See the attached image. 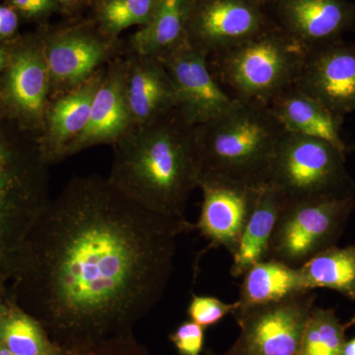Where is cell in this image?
<instances>
[{"label":"cell","instance_id":"cell-1","mask_svg":"<svg viewBox=\"0 0 355 355\" xmlns=\"http://www.w3.org/2000/svg\"><path fill=\"white\" fill-rule=\"evenodd\" d=\"M195 230L121 193L108 178L70 180L35 223L9 297L60 349L130 333L164 295L177 240Z\"/></svg>","mask_w":355,"mask_h":355},{"label":"cell","instance_id":"cell-2","mask_svg":"<svg viewBox=\"0 0 355 355\" xmlns=\"http://www.w3.org/2000/svg\"><path fill=\"white\" fill-rule=\"evenodd\" d=\"M113 148L107 178L121 193L157 214L186 218L200 170L193 127L176 109L132 127Z\"/></svg>","mask_w":355,"mask_h":355},{"label":"cell","instance_id":"cell-3","mask_svg":"<svg viewBox=\"0 0 355 355\" xmlns=\"http://www.w3.org/2000/svg\"><path fill=\"white\" fill-rule=\"evenodd\" d=\"M0 114V282L8 284L28 236L50 202L38 137Z\"/></svg>","mask_w":355,"mask_h":355},{"label":"cell","instance_id":"cell-4","mask_svg":"<svg viewBox=\"0 0 355 355\" xmlns=\"http://www.w3.org/2000/svg\"><path fill=\"white\" fill-rule=\"evenodd\" d=\"M284 132L268 107L241 102L216 120L193 127L198 183L263 186Z\"/></svg>","mask_w":355,"mask_h":355},{"label":"cell","instance_id":"cell-5","mask_svg":"<svg viewBox=\"0 0 355 355\" xmlns=\"http://www.w3.org/2000/svg\"><path fill=\"white\" fill-rule=\"evenodd\" d=\"M308 51L279 29L209 58L217 80L238 102L268 107L295 85Z\"/></svg>","mask_w":355,"mask_h":355},{"label":"cell","instance_id":"cell-6","mask_svg":"<svg viewBox=\"0 0 355 355\" xmlns=\"http://www.w3.org/2000/svg\"><path fill=\"white\" fill-rule=\"evenodd\" d=\"M287 202L354 193L345 153L324 140L284 132L275 149L268 181Z\"/></svg>","mask_w":355,"mask_h":355},{"label":"cell","instance_id":"cell-7","mask_svg":"<svg viewBox=\"0 0 355 355\" xmlns=\"http://www.w3.org/2000/svg\"><path fill=\"white\" fill-rule=\"evenodd\" d=\"M354 207V193L287 202L266 259L300 268L318 254L336 246Z\"/></svg>","mask_w":355,"mask_h":355},{"label":"cell","instance_id":"cell-8","mask_svg":"<svg viewBox=\"0 0 355 355\" xmlns=\"http://www.w3.org/2000/svg\"><path fill=\"white\" fill-rule=\"evenodd\" d=\"M316 294L301 292L279 302L232 313L240 334L225 355H298Z\"/></svg>","mask_w":355,"mask_h":355},{"label":"cell","instance_id":"cell-9","mask_svg":"<svg viewBox=\"0 0 355 355\" xmlns=\"http://www.w3.org/2000/svg\"><path fill=\"white\" fill-rule=\"evenodd\" d=\"M275 29L268 0H196L188 43L209 58Z\"/></svg>","mask_w":355,"mask_h":355},{"label":"cell","instance_id":"cell-10","mask_svg":"<svg viewBox=\"0 0 355 355\" xmlns=\"http://www.w3.org/2000/svg\"><path fill=\"white\" fill-rule=\"evenodd\" d=\"M158 60L174 86L176 110L191 127L216 120L239 104L217 80L207 55L190 44Z\"/></svg>","mask_w":355,"mask_h":355},{"label":"cell","instance_id":"cell-11","mask_svg":"<svg viewBox=\"0 0 355 355\" xmlns=\"http://www.w3.org/2000/svg\"><path fill=\"white\" fill-rule=\"evenodd\" d=\"M2 98L9 119L39 137L50 103L51 79L43 41L22 44L6 53Z\"/></svg>","mask_w":355,"mask_h":355},{"label":"cell","instance_id":"cell-12","mask_svg":"<svg viewBox=\"0 0 355 355\" xmlns=\"http://www.w3.org/2000/svg\"><path fill=\"white\" fill-rule=\"evenodd\" d=\"M275 26L308 51L355 31V4L349 0H268Z\"/></svg>","mask_w":355,"mask_h":355},{"label":"cell","instance_id":"cell-13","mask_svg":"<svg viewBox=\"0 0 355 355\" xmlns=\"http://www.w3.org/2000/svg\"><path fill=\"white\" fill-rule=\"evenodd\" d=\"M42 41L50 73V101L84 83L114 58L113 40L88 30H67Z\"/></svg>","mask_w":355,"mask_h":355},{"label":"cell","instance_id":"cell-14","mask_svg":"<svg viewBox=\"0 0 355 355\" xmlns=\"http://www.w3.org/2000/svg\"><path fill=\"white\" fill-rule=\"evenodd\" d=\"M295 85L343 118L355 112V42L308 51Z\"/></svg>","mask_w":355,"mask_h":355},{"label":"cell","instance_id":"cell-15","mask_svg":"<svg viewBox=\"0 0 355 355\" xmlns=\"http://www.w3.org/2000/svg\"><path fill=\"white\" fill-rule=\"evenodd\" d=\"M261 187L211 180L198 183L202 202L193 229L209 241L205 251L224 248L234 254Z\"/></svg>","mask_w":355,"mask_h":355},{"label":"cell","instance_id":"cell-16","mask_svg":"<svg viewBox=\"0 0 355 355\" xmlns=\"http://www.w3.org/2000/svg\"><path fill=\"white\" fill-rule=\"evenodd\" d=\"M125 58L110 60L93 100L87 125L67 147L64 159L91 147L114 146L132 128L125 99Z\"/></svg>","mask_w":355,"mask_h":355},{"label":"cell","instance_id":"cell-17","mask_svg":"<svg viewBox=\"0 0 355 355\" xmlns=\"http://www.w3.org/2000/svg\"><path fill=\"white\" fill-rule=\"evenodd\" d=\"M107 64L84 83L49 103L43 130L38 137L42 153L49 164L64 160L67 147L87 125L93 100L104 78Z\"/></svg>","mask_w":355,"mask_h":355},{"label":"cell","instance_id":"cell-18","mask_svg":"<svg viewBox=\"0 0 355 355\" xmlns=\"http://www.w3.org/2000/svg\"><path fill=\"white\" fill-rule=\"evenodd\" d=\"M125 60V99L132 127L176 109L174 86L158 58L130 53Z\"/></svg>","mask_w":355,"mask_h":355},{"label":"cell","instance_id":"cell-19","mask_svg":"<svg viewBox=\"0 0 355 355\" xmlns=\"http://www.w3.org/2000/svg\"><path fill=\"white\" fill-rule=\"evenodd\" d=\"M287 132L324 140L347 154L342 137L343 116L293 85L280 93L268 107Z\"/></svg>","mask_w":355,"mask_h":355},{"label":"cell","instance_id":"cell-20","mask_svg":"<svg viewBox=\"0 0 355 355\" xmlns=\"http://www.w3.org/2000/svg\"><path fill=\"white\" fill-rule=\"evenodd\" d=\"M286 205L284 196L270 184L259 189L253 209L232 254V277L239 279L250 266L266 260L275 226Z\"/></svg>","mask_w":355,"mask_h":355},{"label":"cell","instance_id":"cell-21","mask_svg":"<svg viewBox=\"0 0 355 355\" xmlns=\"http://www.w3.org/2000/svg\"><path fill=\"white\" fill-rule=\"evenodd\" d=\"M196 0H158L150 21L130 40V53L161 58L188 44Z\"/></svg>","mask_w":355,"mask_h":355},{"label":"cell","instance_id":"cell-22","mask_svg":"<svg viewBox=\"0 0 355 355\" xmlns=\"http://www.w3.org/2000/svg\"><path fill=\"white\" fill-rule=\"evenodd\" d=\"M241 277L235 310L279 302L301 292L309 291L305 289L299 268L272 259L250 266Z\"/></svg>","mask_w":355,"mask_h":355},{"label":"cell","instance_id":"cell-23","mask_svg":"<svg viewBox=\"0 0 355 355\" xmlns=\"http://www.w3.org/2000/svg\"><path fill=\"white\" fill-rule=\"evenodd\" d=\"M306 291L331 289L355 301V243L324 250L299 268Z\"/></svg>","mask_w":355,"mask_h":355},{"label":"cell","instance_id":"cell-24","mask_svg":"<svg viewBox=\"0 0 355 355\" xmlns=\"http://www.w3.org/2000/svg\"><path fill=\"white\" fill-rule=\"evenodd\" d=\"M0 342L14 355H60V347L42 324L11 299Z\"/></svg>","mask_w":355,"mask_h":355},{"label":"cell","instance_id":"cell-25","mask_svg":"<svg viewBox=\"0 0 355 355\" xmlns=\"http://www.w3.org/2000/svg\"><path fill=\"white\" fill-rule=\"evenodd\" d=\"M352 320L343 324L333 308L314 306L306 324L298 355H342L345 331Z\"/></svg>","mask_w":355,"mask_h":355},{"label":"cell","instance_id":"cell-26","mask_svg":"<svg viewBox=\"0 0 355 355\" xmlns=\"http://www.w3.org/2000/svg\"><path fill=\"white\" fill-rule=\"evenodd\" d=\"M158 0H102L98 8L101 32L114 40L132 27H144L153 17Z\"/></svg>","mask_w":355,"mask_h":355},{"label":"cell","instance_id":"cell-27","mask_svg":"<svg viewBox=\"0 0 355 355\" xmlns=\"http://www.w3.org/2000/svg\"><path fill=\"white\" fill-rule=\"evenodd\" d=\"M60 355H150L133 338L132 333L121 334L60 349Z\"/></svg>","mask_w":355,"mask_h":355},{"label":"cell","instance_id":"cell-28","mask_svg":"<svg viewBox=\"0 0 355 355\" xmlns=\"http://www.w3.org/2000/svg\"><path fill=\"white\" fill-rule=\"evenodd\" d=\"M237 305V301L234 303H225L214 296L193 294L187 312L191 321L207 329L220 323L227 315H232Z\"/></svg>","mask_w":355,"mask_h":355},{"label":"cell","instance_id":"cell-29","mask_svg":"<svg viewBox=\"0 0 355 355\" xmlns=\"http://www.w3.org/2000/svg\"><path fill=\"white\" fill-rule=\"evenodd\" d=\"M180 355H202L205 329L195 322H184L169 336Z\"/></svg>","mask_w":355,"mask_h":355},{"label":"cell","instance_id":"cell-30","mask_svg":"<svg viewBox=\"0 0 355 355\" xmlns=\"http://www.w3.org/2000/svg\"><path fill=\"white\" fill-rule=\"evenodd\" d=\"M13 7L29 17L46 15L58 6L57 0H11Z\"/></svg>","mask_w":355,"mask_h":355},{"label":"cell","instance_id":"cell-31","mask_svg":"<svg viewBox=\"0 0 355 355\" xmlns=\"http://www.w3.org/2000/svg\"><path fill=\"white\" fill-rule=\"evenodd\" d=\"M18 28V15L12 7L0 6V37L12 36Z\"/></svg>","mask_w":355,"mask_h":355},{"label":"cell","instance_id":"cell-32","mask_svg":"<svg viewBox=\"0 0 355 355\" xmlns=\"http://www.w3.org/2000/svg\"><path fill=\"white\" fill-rule=\"evenodd\" d=\"M9 306H10V299H9L7 284L0 282V334L8 315Z\"/></svg>","mask_w":355,"mask_h":355},{"label":"cell","instance_id":"cell-33","mask_svg":"<svg viewBox=\"0 0 355 355\" xmlns=\"http://www.w3.org/2000/svg\"><path fill=\"white\" fill-rule=\"evenodd\" d=\"M354 326H355V319H352ZM342 355H355V336H352L349 340H347L342 352Z\"/></svg>","mask_w":355,"mask_h":355},{"label":"cell","instance_id":"cell-34","mask_svg":"<svg viewBox=\"0 0 355 355\" xmlns=\"http://www.w3.org/2000/svg\"><path fill=\"white\" fill-rule=\"evenodd\" d=\"M6 51L2 49V46H0V73H1L2 70L4 69V65H6Z\"/></svg>","mask_w":355,"mask_h":355},{"label":"cell","instance_id":"cell-35","mask_svg":"<svg viewBox=\"0 0 355 355\" xmlns=\"http://www.w3.org/2000/svg\"><path fill=\"white\" fill-rule=\"evenodd\" d=\"M79 0H57L58 6H62L64 7H70L76 6Z\"/></svg>","mask_w":355,"mask_h":355},{"label":"cell","instance_id":"cell-36","mask_svg":"<svg viewBox=\"0 0 355 355\" xmlns=\"http://www.w3.org/2000/svg\"><path fill=\"white\" fill-rule=\"evenodd\" d=\"M0 355H14L12 352H10V350H8L6 349V347H4L3 345H2V343L0 342Z\"/></svg>","mask_w":355,"mask_h":355},{"label":"cell","instance_id":"cell-37","mask_svg":"<svg viewBox=\"0 0 355 355\" xmlns=\"http://www.w3.org/2000/svg\"><path fill=\"white\" fill-rule=\"evenodd\" d=\"M207 355H217V354H214V352H207ZM222 355H225V354H222Z\"/></svg>","mask_w":355,"mask_h":355},{"label":"cell","instance_id":"cell-38","mask_svg":"<svg viewBox=\"0 0 355 355\" xmlns=\"http://www.w3.org/2000/svg\"><path fill=\"white\" fill-rule=\"evenodd\" d=\"M354 319H355V316H354Z\"/></svg>","mask_w":355,"mask_h":355}]
</instances>
